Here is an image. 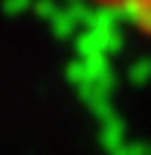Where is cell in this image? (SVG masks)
Wrapping results in <instances>:
<instances>
[{
    "mask_svg": "<svg viewBox=\"0 0 151 155\" xmlns=\"http://www.w3.org/2000/svg\"><path fill=\"white\" fill-rule=\"evenodd\" d=\"M87 3L116 18L119 24L131 26L134 32L151 38V0H87Z\"/></svg>",
    "mask_w": 151,
    "mask_h": 155,
    "instance_id": "6da1fadb",
    "label": "cell"
}]
</instances>
